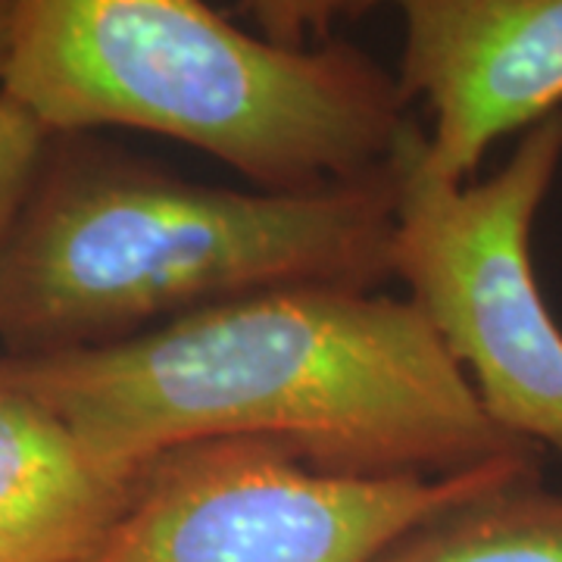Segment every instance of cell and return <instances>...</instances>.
Masks as SVG:
<instances>
[{
    "label": "cell",
    "mask_w": 562,
    "mask_h": 562,
    "mask_svg": "<svg viewBox=\"0 0 562 562\" xmlns=\"http://www.w3.org/2000/svg\"><path fill=\"white\" fill-rule=\"evenodd\" d=\"M0 387L125 482L172 447L228 438L344 479H443L538 450L491 422L413 303L357 288L262 291L125 341L3 353Z\"/></svg>",
    "instance_id": "6da1fadb"
},
{
    "label": "cell",
    "mask_w": 562,
    "mask_h": 562,
    "mask_svg": "<svg viewBox=\"0 0 562 562\" xmlns=\"http://www.w3.org/2000/svg\"><path fill=\"white\" fill-rule=\"evenodd\" d=\"M391 238L387 160L316 191H241L94 135H50L0 244V341L13 357L60 353L262 291H375L394 276Z\"/></svg>",
    "instance_id": "7a4b0ae2"
},
{
    "label": "cell",
    "mask_w": 562,
    "mask_h": 562,
    "mask_svg": "<svg viewBox=\"0 0 562 562\" xmlns=\"http://www.w3.org/2000/svg\"><path fill=\"white\" fill-rule=\"evenodd\" d=\"M0 94L50 135L181 140L260 191L362 179L409 120L397 72L357 44L281 47L206 0H13Z\"/></svg>",
    "instance_id": "3957f363"
},
{
    "label": "cell",
    "mask_w": 562,
    "mask_h": 562,
    "mask_svg": "<svg viewBox=\"0 0 562 562\" xmlns=\"http://www.w3.org/2000/svg\"><path fill=\"white\" fill-rule=\"evenodd\" d=\"M562 166V110L519 135L494 176L450 181L406 120L387 154L391 272L516 441L562 450V328L543 301L531 232Z\"/></svg>",
    "instance_id": "277c9868"
},
{
    "label": "cell",
    "mask_w": 562,
    "mask_h": 562,
    "mask_svg": "<svg viewBox=\"0 0 562 562\" xmlns=\"http://www.w3.org/2000/svg\"><path fill=\"white\" fill-rule=\"evenodd\" d=\"M541 472V450L443 479H344L276 443L172 447L81 562H372L413 525Z\"/></svg>",
    "instance_id": "5b68a950"
},
{
    "label": "cell",
    "mask_w": 562,
    "mask_h": 562,
    "mask_svg": "<svg viewBox=\"0 0 562 562\" xmlns=\"http://www.w3.org/2000/svg\"><path fill=\"white\" fill-rule=\"evenodd\" d=\"M401 13L397 81L422 101L428 160L472 181L487 150L562 110V0H375Z\"/></svg>",
    "instance_id": "8992f818"
},
{
    "label": "cell",
    "mask_w": 562,
    "mask_h": 562,
    "mask_svg": "<svg viewBox=\"0 0 562 562\" xmlns=\"http://www.w3.org/2000/svg\"><path fill=\"white\" fill-rule=\"evenodd\" d=\"M132 487L57 416L0 387V562H81L116 525Z\"/></svg>",
    "instance_id": "52a82bcc"
},
{
    "label": "cell",
    "mask_w": 562,
    "mask_h": 562,
    "mask_svg": "<svg viewBox=\"0 0 562 562\" xmlns=\"http://www.w3.org/2000/svg\"><path fill=\"white\" fill-rule=\"evenodd\" d=\"M372 562H562V494L525 475L413 525Z\"/></svg>",
    "instance_id": "ba28073f"
},
{
    "label": "cell",
    "mask_w": 562,
    "mask_h": 562,
    "mask_svg": "<svg viewBox=\"0 0 562 562\" xmlns=\"http://www.w3.org/2000/svg\"><path fill=\"white\" fill-rule=\"evenodd\" d=\"M50 132L25 106L0 94V244L47 157Z\"/></svg>",
    "instance_id": "9c48e42d"
},
{
    "label": "cell",
    "mask_w": 562,
    "mask_h": 562,
    "mask_svg": "<svg viewBox=\"0 0 562 562\" xmlns=\"http://www.w3.org/2000/svg\"><path fill=\"white\" fill-rule=\"evenodd\" d=\"M257 35L281 47H313L331 41V29L344 20H357L375 0H238Z\"/></svg>",
    "instance_id": "30bf717a"
},
{
    "label": "cell",
    "mask_w": 562,
    "mask_h": 562,
    "mask_svg": "<svg viewBox=\"0 0 562 562\" xmlns=\"http://www.w3.org/2000/svg\"><path fill=\"white\" fill-rule=\"evenodd\" d=\"M10 32H13V0H0V81L10 57Z\"/></svg>",
    "instance_id": "8fae6325"
}]
</instances>
